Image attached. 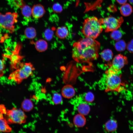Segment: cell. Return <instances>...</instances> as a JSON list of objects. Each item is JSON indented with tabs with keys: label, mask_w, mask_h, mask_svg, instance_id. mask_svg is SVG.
<instances>
[{
	"label": "cell",
	"mask_w": 133,
	"mask_h": 133,
	"mask_svg": "<svg viewBox=\"0 0 133 133\" xmlns=\"http://www.w3.org/2000/svg\"><path fill=\"white\" fill-rule=\"evenodd\" d=\"M33 105L30 100L26 99L21 104V107L23 110L26 112H28L32 110L33 108Z\"/></svg>",
	"instance_id": "obj_23"
},
{
	"label": "cell",
	"mask_w": 133,
	"mask_h": 133,
	"mask_svg": "<svg viewBox=\"0 0 133 133\" xmlns=\"http://www.w3.org/2000/svg\"><path fill=\"white\" fill-rule=\"evenodd\" d=\"M61 93L62 96L64 98L70 99L74 96L75 92L74 88L71 85L67 84L63 87Z\"/></svg>",
	"instance_id": "obj_12"
},
{
	"label": "cell",
	"mask_w": 133,
	"mask_h": 133,
	"mask_svg": "<svg viewBox=\"0 0 133 133\" xmlns=\"http://www.w3.org/2000/svg\"><path fill=\"white\" fill-rule=\"evenodd\" d=\"M127 48L130 52H133V40L128 43L127 46Z\"/></svg>",
	"instance_id": "obj_32"
},
{
	"label": "cell",
	"mask_w": 133,
	"mask_h": 133,
	"mask_svg": "<svg viewBox=\"0 0 133 133\" xmlns=\"http://www.w3.org/2000/svg\"><path fill=\"white\" fill-rule=\"evenodd\" d=\"M24 33L25 37L30 39L34 38L36 35V32L35 29L32 27L27 28L25 30Z\"/></svg>",
	"instance_id": "obj_19"
},
{
	"label": "cell",
	"mask_w": 133,
	"mask_h": 133,
	"mask_svg": "<svg viewBox=\"0 0 133 133\" xmlns=\"http://www.w3.org/2000/svg\"><path fill=\"white\" fill-rule=\"evenodd\" d=\"M103 29L100 19L93 16L84 19L82 32L85 37L95 39L99 35Z\"/></svg>",
	"instance_id": "obj_3"
},
{
	"label": "cell",
	"mask_w": 133,
	"mask_h": 133,
	"mask_svg": "<svg viewBox=\"0 0 133 133\" xmlns=\"http://www.w3.org/2000/svg\"><path fill=\"white\" fill-rule=\"evenodd\" d=\"M128 63L127 57L121 54H119L114 57L111 66L116 70H121Z\"/></svg>",
	"instance_id": "obj_9"
},
{
	"label": "cell",
	"mask_w": 133,
	"mask_h": 133,
	"mask_svg": "<svg viewBox=\"0 0 133 133\" xmlns=\"http://www.w3.org/2000/svg\"><path fill=\"white\" fill-rule=\"evenodd\" d=\"M21 9V13L25 17L29 18L32 15V8L29 5L25 4Z\"/></svg>",
	"instance_id": "obj_21"
},
{
	"label": "cell",
	"mask_w": 133,
	"mask_h": 133,
	"mask_svg": "<svg viewBox=\"0 0 133 133\" xmlns=\"http://www.w3.org/2000/svg\"><path fill=\"white\" fill-rule=\"evenodd\" d=\"M68 34V30L66 26L59 27L56 30V35L60 39H64L67 37Z\"/></svg>",
	"instance_id": "obj_14"
},
{
	"label": "cell",
	"mask_w": 133,
	"mask_h": 133,
	"mask_svg": "<svg viewBox=\"0 0 133 133\" xmlns=\"http://www.w3.org/2000/svg\"><path fill=\"white\" fill-rule=\"evenodd\" d=\"M19 46L17 45L11 54H5L4 56L5 57L9 59L11 67L13 69H16L21 63L20 61L22 57L19 54Z\"/></svg>",
	"instance_id": "obj_8"
},
{
	"label": "cell",
	"mask_w": 133,
	"mask_h": 133,
	"mask_svg": "<svg viewBox=\"0 0 133 133\" xmlns=\"http://www.w3.org/2000/svg\"><path fill=\"white\" fill-rule=\"evenodd\" d=\"M132 11V7L129 3H126L122 5L120 8L121 14L124 16H129L131 14Z\"/></svg>",
	"instance_id": "obj_18"
},
{
	"label": "cell",
	"mask_w": 133,
	"mask_h": 133,
	"mask_svg": "<svg viewBox=\"0 0 133 133\" xmlns=\"http://www.w3.org/2000/svg\"><path fill=\"white\" fill-rule=\"evenodd\" d=\"M82 98L84 101L87 103H90L93 101L94 96L92 93L88 92L84 94Z\"/></svg>",
	"instance_id": "obj_24"
},
{
	"label": "cell",
	"mask_w": 133,
	"mask_h": 133,
	"mask_svg": "<svg viewBox=\"0 0 133 133\" xmlns=\"http://www.w3.org/2000/svg\"><path fill=\"white\" fill-rule=\"evenodd\" d=\"M100 47V43L95 39L81 38L73 45L72 57L79 63L90 62L98 57Z\"/></svg>",
	"instance_id": "obj_1"
},
{
	"label": "cell",
	"mask_w": 133,
	"mask_h": 133,
	"mask_svg": "<svg viewBox=\"0 0 133 133\" xmlns=\"http://www.w3.org/2000/svg\"><path fill=\"white\" fill-rule=\"evenodd\" d=\"M129 1L130 2L133 3V0H129Z\"/></svg>",
	"instance_id": "obj_34"
},
{
	"label": "cell",
	"mask_w": 133,
	"mask_h": 133,
	"mask_svg": "<svg viewBox=\"0 0 133 133\" xmlns=\"http://www.w3.org/2000/svg\"><path fill=\"white\" fill-rule=\"evenodd\" d=\"M74 103L77 110L79 114L84 116L87 115L90 110V107L88 103L84 101L81 97H78Z\"/></svg>",
	"instance_id": "obj_10"
},
{
	"label": "cell",
	"mask_w": 133,
	"mask_h": 133,
	"mask_svg": "<svg viewBox=\"0 0 133 133\" xmlns=\"http://www.w3.org/2000/svg\"><path fill=\"white\" fill-rule=\"evenodd\" d=\"M103 0H97L93 3L86 4L85 12L93 10L100 7Z\"/></svg>",
	"instance_id": "obj_22"
},
{
	"label": "cell",
	"mask_w": 133,
	"mask_h": 133,
	"mask_svg": "<svg viewBox=\"0 0 133 133\" xmlns=\"http://www.w3.org/2000/svg\"><path fill=\"white\" fill-rule=\"evenodd\" d=\"M86 119L84 116L79 114L76 115L73 119L74 123L76 127H83L86 123Z\"/></svg>",
	"instance_id": "obj_16"
},
{
	"label": "cell",
	"mask_w": 133,
	"mask_h": 133,
	"mask_svg": "<svg viewBox=\"0 0 133 133\" xmlns=\"http://www.w3.org/2000/svg\"><path fill=\"white\" fill-rule=\"evenodd\" d=\"M0 42H1V38L0 36Z\"/></svg>",
	"instance_id": "obj_35"
},
{
	"label": "cell",
	"mask_w": 133,
	"mask_h": 133,
	"mask_svg": "<svg viewBox=\"0 0 133 133\" xmlns=\"http://www.w3.org/2000/svg\"><path fill=\"white\" fill-rule=\"evenodd\" d=\"M52 100L54 103L56 104L61 103L62 101V96L60 94L58 93H55L53 94Z\"/></svg>",
	"instance_id": "obj_27"
},
{
	"label": "cell",
	"mask_w": 133,
	"mask_h": 133,
	"mask_svg": "<svg viewBox=\"0 0 133 133\" xmlns=\"http://www.w3.org/2000/svg\"><path fill=\"white\" fill-rule=\"evenodd\" d=\"M104 127L105 130L107 132H112L115 131L117 127V121L114 119H110L106 122Z\"/></svg>",
	"instance_id": "obj_15"
},
{
	"label": "cell",
	"mask_w": 133,
	"mask_h": 133,
	"mask_svg": "<svg viewBox=\"0 0 133 133\" xmlns=\"http://www.w3.org/2000/svg\"><path fill=\"white\" fill-rule=\"evenodd\" d=\"M100 56L102 59L106 61L111 60L113 56V53L112 51L109 49L104 50L100 54Z\"/></svg>",
	"instance_id": "obj_20"
},
{
	"label": "cell",
	"mask_w": 133,
	"mask_h": 133,
	"mask_svg": "<svg viewBox=\"0 0 133 133\" xmlns=\"http://www.w3.org/2000/svg\"><path fill=\"white\" fill-rule=\"evenodd\" d=\"M121 77V71L115 69L111 65L105 71L100 85L106 92L119 93L125 88Z\"/></svg>",
	"instance_id": "obj_2"
},
{
	"label": "cell",
	"mask_w": 133,
	"mask_h": 133,
	"mask_svg": "<svg viewBox=\"0 0 133 133\" xmlns=\"http://www.w3.org/2000/svg\"><path fill=\"white\" fill-rule=\"evenodd\" d=\"M6 112L8 123L21 124L26 121L27 116L23 111L20 109L14 107L6 110Z\"/></svg>",
	"instance_id": "obj_6"
},
{
	"label": "cell",
	"mask_w": 133,
	"mask_h": 133,
	"mask_svg": "<svg viewBox=\"0 0 133 133\" xmlns=\"http://www.w3.org/2000/svg\"><path fill=\"white\" fill-rule=\"evenodd\" d=\"M18 13L7 12L5 14L0 13V29L2 28L12 33L15 31V24L17 22Z\"/></svg>",
	"instance_id": "obj_5"
},
{
	"label": "cell",
	"mask_w": 133,
	"mask_h": 133,
	"mask_svg": "<svg viewBox=\"0 0 133 133\" xmlns=\"http://www.w3.org/2000/svg\"><path fill=\"white\" fill-rule=\"evenodd\" d=\"M45 12L44 6L40 4L34 5L32 8V16L35 19H38L42 17Z\"/></svg>",
	"instance_id": "obj_11"
},
{
	"label": "cell",
	"mask_w": 133,
	"mask_h": 133,
	"mask_svg": "<svg viewBox=\"0 0 133 133\" xmlns=\"http://www.w3.org/2000/svg\"><path fill=\"white\" fill-rule=\"evenodd\" d=\"M115 47L116 50L118 51L124 50L126 47V44L124 41L119 40L117 41L115 43Z\"/></svg>",
	"instance_id": "obj_25"
},
{
	"label": "cell",
	"mask_w": 133,
	"mask_h": 133,
	"mask_svg": "<svg viewBox=\"0 0 133 133\" xmlns=\"http://www.w3.org/2000/svg\"><path fill=\"white\" fill-rule=\"evenodd\" d=\"M5 68V66L3 59H0V78L3 76Z\"/></svg>",
	"instance_id": "obj_30"
},
{
	"label": "cell",
	"mask_w": 133,
	"mask_h": 133,
	"mask_svg": "<svg viewBox=\"0 0 133 133\" xmlns=\"http://www.w3.org/2000/svg\"><path fill=\"white\" fill-rule=\"evenodd\" d=\"M52 9L54 12L56 13H59L62 11V7L59 3H56L53 5Z\"/></svg>",
	"instance_id": "obj_29"
},
{
	"label": "cell",
	"mask_w": 133,
	"mask_h": 133,
	"mask_svg": "<svg viewBox=\"0 0 133 133\" xmlns=\"http://www.w3.org/2000/svg\"><path fill=\"white\" fill-rule=\"evenodd\" d=\"M53 35V31L49 29H47L44 32V37L46 40L50 41L52 39Z\"/></svg>",
	"instance_id": "obj_28"
},
{
	"label": "cell",
	"mask_w": 133,
	"mask_h": 133,
	"mask_svg": "<svg viewBox=\"0 0 133 133\" xmlns=\"http://www.w3.org/2000/svg\"><path fill=\"white\" fill-rule=\"evenodd\" d=\"M34 69L30 63H21L18 67L9 75L8 79L19 83L32 75Z\"/></svg>",
	"instance_id": "obj_4"
},
{
	"label": "cell",
	"mask_w": 133,
	"mask_h": 133,
	"mask_svg": "<svg viewBox=\"0 0 133 133\" xmlns=\"http://www.w3.org/2000/svg\"><path fill=\"white\" fill-rule=\"evenodd\" d=\"M118 3L122 5L126 3L127 0H116Z\"/></svg>",
	"instance_id": "obj_33"
},
{
	"label": "cell",
	"mask_w": 133,
	"mask_h": 133,
	"mask_svg": "<svg viewBox=\"0 0 133 133\" xmlns=\"http://www.w3.org/2000/svg\"><path fill=\"white\" fill-rule=\"evenodd\" d=\"M13 3L16 7L20 8L25 4L23 0H14Z\"/></svg>",
	"instance_id": "obj_31"
},
{
	"label": "cell",
	"mask_w": 133,
	"mask_h": 133,
	"mask_svg": "<svg viewBox=\"0 0 133 133\" xmlns=\"http://www.w3.org/2000/svg\"><path fill=\"white\" fill-rule=\"evenodd\" d=\"M111 32L110 36L112 39L117 41L120 40L122 37V34L120 31L117 29Z\"/></svg>",
	"instance_id": "obj_26"
},
{
	"label": "cell",
	"mask_w": 133,
	"mask_h": 133,
	"mask_svg": "<svg viewBox=\"0 0 133 133\" xmlns=\"http://www.w3.org/2000/svg\"><path fill=\"white\" fill-rule=\"evenodd\" d=\"M103 29L106 32L117 29L123 22L121 17L117 18L111 16L100 19Z\"/></svg>",
	"instance_id": "obj_7"
},
{
	"label": "cell",
	"mask_w": 133,
	"mask_h": 133,
	"mask_svg": "<svg viewBox=\"0 0 133 133\" xmlns=\"http://www.w3.org/2000/svg\"><path fill=\"white\" fill-rule=\"evenodd\" d=\"M35 47L38 51L43 52L47 49L48 44L46 40L42 39H39L36 42Z\"/></svg>",
	"instance_id": "obj_17"
},
{
	"label": "cell",
	"mask_w": 133,
	"mask_h": 133,
	"mask_svg": "<svg viewBox=\"0 0 133 133\" xmlns=\"http://www.w3.org/2000/svg\"><path fill=\"white\" fill-rule=\"evenodd\" d=\"M12 129L8 124L7 120L3 117L2 114L0 113V132H9Z\"/></svg>",
	"instance_id": "obj_13"
}]
</instances>
